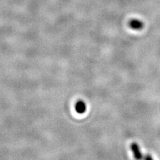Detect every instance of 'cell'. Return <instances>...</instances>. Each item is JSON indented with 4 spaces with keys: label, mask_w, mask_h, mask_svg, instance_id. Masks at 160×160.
<instances>
[{
    "label": "cell",
    "mask_w": 160,
    "mask_h": 160,
    "mask_svg": "<svg viewBox=\"0 0 160 160\" xmlns=\"http://www.w3.org/2000/svg\"><path fill=\"white\" fill-rule=\"evenodd\" d=\"M130 148H131L133 154V157L136 160H143V156L142 153L141 149H140V147L139 146V144H138L136 142H133L131 143V146H130Z\"/></svg>",
    "instance_id": "cell-1"
},
{
    "label": "cell",
    "mask_w": 160,
    "mask_h": 160,
    "mask_svg": "<svg viewBox=\"0 0 160 160\" xmlns=\"http://www.w3.org/2000/svg\"><path fill=\"white\" fill-rule=\"evenodd\" d=\"M129 25L130 28L135 30H140L143 28V23L137 19L130 20Z\"/></svg>",
    "instance_id": "cell-2"
},
{
    "label": "cell",
    "mask_w": 160,
    "mask_h": 160,
    "mask_svg": "<svg viewBox=\"0 0 160 160\" xmlns=\"http://www.w3.org/2000/svg\"><path fill=\"white\" fill-rule=\"evenodd\" d=\"M75 109H76V111L77 112V113L83 114L86 111V104L83 100H79V101H78V102L76 103Z\"/></svg>",
    "instance_id": "cell-3"
},
{
    "label": "cell",
    "mask_w": 160,
    "mask_h": 160,
    "mask_svg": "<svg viewBox=\"0 0 160 160\" xmlns=\"http://www.w3.org/2000/svg\"><path fill=\"white\" fill-rule=\"evenodd\" d=\"M143 160H153V159L150 154H146V156L143 157Z\"/></svg>",
    "instance_id": "cell-4"
}]
</instances>
